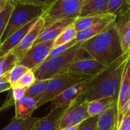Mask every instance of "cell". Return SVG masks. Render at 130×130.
I'll return each instance as SVG.
<instances>
[{"label": "cell", "mask_w": 130, "mask_h": 130, "mask_svg": "<svg viewBox=\"0 0 130 130\" xmlns=\"http://www.w3.org/2000/svg\"><path fill=\"white\" fill-rule=\"evenodd\" d=\"M53 42L54 41H52L33 45L24 54L18 64L34 71L48 57L50 51L53 48Z\"/></svg>", "instance_id": "cell-8"}, {"label": "cell", "mask_w": 130, "mask_h": 130, "mask_svg": "<svg viewBox=\"0 0 130 130\" xmlns=\"http://www.w3.org/2000/svg\"><path fill=\"white\" fill-rule=\"evenodd\" d=\"M129 57L128 54H124L117 61L106 66L88 81L78 99L88 102L107 97L118 99L123 73Z\"/></svg>", "instance_id": "cell-1"}, {"label": "cell", "mask_w": 130, "mask_h": 130, "mask_svg": "<svg viewBox=\"0 0 130 130\" xmlns=\"http://www.w3.org/2000/svg\"><path fill=\"white\" fill-rule=\"evenodd\" d=\"M106 67L97 60L91 57H83L75 60L69 67V73L82 76L93 77L98 74Z\"/></svg>", "instance_id": "cell-10"}, {"label": "cell", "mask_w": 130, "mask_h": 130, "mask_svg": "<svg viewBox=\"0 0 130 130\" xmlns=\"http://www.w3.org/2000/svg\"><path fill=\"white\" fill-rule=\"evenodd\" d=\"M117 19V16L111 14H104L98 15H91L85 17H78L75 19L74 22V26L76 31H81L85 28L91 27L93 25L105 22V21H115Z\"/></svg>", "instance_id": "cell-16"}, {"label": "cell", "mask_w": 130, "mask_h": 130, "mask_svg": "<svg viewBox=\"0 0 130 130\" xmlns=\"http://www.w3.org/2000/svg\"><path fill=\"white\" fill-rule=\"evenodd\" d=\"M43 28H44V21L43 18L40 17L37 19L34 27L24 36V38L22 39L21 43L11 51L18 58V62L22 59L24 54L34 45L35 41L40 34Z\"/></svg>", "instance_id": "cell-11"}, {"label": "cell", "mask_w": 130, "mask_h": 130, "mask_svg": "<svg viewBox=\"0 0 130 130\" xmlns=\"http://www.w3.org/2000/svg\"><path fill=\"white\" fill-rule=\"evenodd\" d=\"M15 103V100H14L13 97H12V92H11V89L9 90V93L7 96V98L5 100V101L4 102V103L2 104V106L0 107V113H2V111L8 109L9 107L14 106Z\"/></svg>", "instance_id": "cell-36"}, {"label": "cell", "mask_w": 130, "mask_h": 130, "mask_svg": "<svg viewBox=\"0 0 130 130\" xmlns=\"http://www.w3.org/2000/svg\"><path fill=\"white\" fill-rule=\"evenodd\" d=\"M11 2L16 4H27V5H32L39 7H42L46 8L49 5H50L55 0H9Z\"/></svg>", "instance_id": "cell-32"}, {"label": "cell", "mask_w": 130, "mask_h": 130, "mask_svg": "<svg viewBox=\"0 0 130 130\" xmlns=\"http://www.w3.org/2000/svg\"><path fill=\"white\" fill-rule=\"evenodd\" d=\"M76 18H65L56 21L43 28L40 34L35 41L34 44L55 41L57 37L69 25H72Z\"/></svg>", "instance_id": "cell-12"}, {"label": "cell", "mask_w": 130, "mask_h": 130, "mask_svg": "<svg viewBox=\"0 0 130 130\" xmlns=\"http://www.w3.org/2000/svg\"><path fill=\"white\" fill-rule=\"evenodd\" d=\"M44 8L42 7L27 5L14 4V8L10 16L8 25L0 41V45L14 31L25 26L30 21L41 17Z\"/></svg>", "instance_id": "cell-4"}, {"label": "cell", "mask_w": 130, "mask_h": 130, "mask_svg": "<svg viewBox=\"0 0 130 130\" xmlns=\"http://www.w3.org/2000/svg\"><path fill=\"white\" fill-rule=\"evenodd\" d=\"M78 44H79V43H77L75 40H73L72 41H71L69 43L65 44H62V45H60V46H58L56 48H53V49L50 51V52L48 57H46V59L45 60V61L66 53L68 50H69L71 48H72L73 46H75Z\"/></svg>", "instance_id": "cell-31"}, {"label": "cell", "mask_w": 130, "mask_h": 130, "mask_svg": "<svg viewBox=\"0 0 130 130\" xmlns=\"http://www.w3.org/2000/svg\"><path fill=\"white\" fill-rule=\"evenodd\" d=\"M112 22H110V21L102 22V23L93 25L91 27H89L88 28H85L81 31H78L77 34L76 38L75 40L76 41L77 43L82 44L85 41H86L92 38L93 37L98 35V34H100Z\"/></svg>", "instance_id": "cell-22"}, {"label": "cell", "mask_w": 130, "mask_h": 130, "mask_svg": "<svg viewBox=\"0 0 130 130\" xmlns=\"http://www.w3.org/2000/svg\"><path fill=\"white\" fill-rule=\"evenodd\" d=\"M29 69H27L26 67L17 64L9 72H8V81L11 84V86H14L18 80L21 77L23 74H24Z\"/></svg>", "instance_id": "cell-29"}, {"label": "cell", "mask_w": 130, "mask_h": 130, "mask_svg": "<svg viewBox=\"0 0 130 130\" xmlns=\"http://www.w3.org/2000/svg\"><path fill=\"white\" fill-rule=\"evenodd\" d=\"M83 2L84 0H55L41 15L44 27L58 20L78 18Z\"/></svg>", "instance_id": "cell-5"}, {"label": "cell", "mask_w": 130, "mask_h": 130, "mask_svg": "<svg viewBox=\"0 0 130 130\" xmlns=\"http://www.w3.org/2000/svg\"><path fill=\"white\" fill-rule=\"evenodd\" d=\"M18 63V58L11 51L0 57V77L8 74Z\"/></svg>", "instance_id": "cell-27"}, {"label": "cell", "mask_w": 130, "mask_h": 130, "mask_svg": "<svg viewBox=\"0 0 130 130\" xmlns=\"http://www.w3.org/2000/svg\"><path fill=\"white\" fill-rule=\"evenodd\" d=\"M37 102L36 99L25 96L22 99L18 100L14 103L15 115L17 120H26L32 117L34 111L37 109Z\"/></svg>", "instance_id": "cell-17"}, {"label": "cell", "mask_w": 130, "mask_h": 130, "mask_svg": "<svg viewBox=\"0 0 130 130\" xmlns=\"http://www.w3.org/2000/svg\"><path fill=\"white\" fill-rule=\"evenodd\" d=\"M117 130H130V115L123 117L121 123L117 126Z\"/></svg>", "instance_id": "cell-37"}, {"label": "cell", "mask_w": 130, "mask_h": 130, "mask_svg": "<svg viewBox=\"0 0 130 130\" xmlns=\"http://www.w3.org/2000/svg\"><path fill=\"white\" fill-rule=\"evenodd\" d=\"M26 91H27V88L24 87H11L12 97L15 100V102L24 97L26 96Z\"/></svg>", "instance_id": "cell-34"}, {"label": "cell", "mask_w": 130, "mask_h": 130, "mask_svg": "<svg viewBox=\"0 0 130 130\" xmlns=\"http://www.w3.org/2000/svg\"><path fill=\"white\" fill-rule=\"evenodd\" d=\"M78 126H79V125L74 126H70V127H67V128L64 129L63 130H78Z\"/></svg>", "instance_id": "cell-39"}, {"label": "cell", "mask_w": 130, "mask_h": 130, "mask_svg": "<svg viewBox=\"0 0 130 130\" xmlns=\"http://www.w3.org/2000/svg\"><path fill=\"white\" fill-rule=\"evenodd\" d=\"M11 86L8 81V73L0 77V93L5 91L10 90Z\"/></svg>", "instance_id": "cell-35"}, {"label": "cell", "mask_w": 130, "mask_h": 130, "mask_svg": "<svg viewBox=\"0 0 130 130\" xmlns=\"http://www.w3.org/2000/svg\"><path fill=\"white\" fill-rule=\"evenodd\" d=\"M88 101L78 99L75 103L68 107L63 113L57 130H63L67 127L80 125L90 118L88 113Z\"/></svg>", "instance_id": "cell-7"}, {"label": "cell", "mask_w": 130, "mask_h": 130, "mask_svg": "<svg viewBox=\"0 0 130 130\" xmlns=\"http://www.w3.org/2000/svg\"><path fill=\"white\" fill-rule=\"evenodd\" d=\"M98 117L99 116L88 118L79 125L78 130H96Z\"/></svg>", "instance_id": "cell-33"}, {"label": "cell", "mask_w": 130, "mask_h": 130, "mask_svg": "<svg viewBox=\"0 0 130 130\" xmlns=\"http://www.w3.org/2000/svg\"><path fill=\"white\" fill-rule=\"evenodd\" d=\"M90 80L82 81L65 90L62 93H61L50 102V108L59 109L72 106L81 97Z\"/></svg>", "instance_id": "cell-9"}, {"label": "cell", "mask_w": 130, "mask_h": 130, "mask_svg": "<svg viewBox=\"0 0 130 130\" xmlns=\"http://www.w3.org/2000/svg\"><path fill=\"white\" fill-rule=\"evenodd\" d=\"M116 105H117V99L114 97H107L90 101L88 104V116L89 117L99 116Z\"/></svg>", "instance_id": "cell-18"}, {"label": "cell", "mask_w": 130, "mask_h": 130, "mask_svg": "<svg viewBox=\"0 0 130 130\" xmlns=\"http://www.w3.org/2000/svg\"><path fill=\"white\" fill-rule=\"evenodd\" d=\"M129 57H130V50H129Z\"/></svg>", "instance_id": "cell-41"}, {"label": "cell", "mask_w": 130, "mask_h": 130, "mask_svg": "<svg viewBox=\"0 0 130 130\" xmlns=\"http://www.w3.org/2000/svg\"><path fill=\"white\" fill-rule=\"evenodd\" d=\"M37 19L30 21L25 26L14 31L0 45V57L12 51L21 43V41L24 38V36L27 34V32L34 27Z\"/></svg>", "instance_id": "cell-13"}, {"label": "cell", "mask_w": 130, "mask_h": 130, "mask_svg": "<svg viewBox=\"0 0 130 130\" xmlns=\"http://www.w3.org/2000/svg\"><path fill=\"white\" fill-rule=\"evenodd\" d=\"M85 51L82 44H78L66 53L44 61L34 71L37 80H50L55 77L69 73L72 64L77 59L85 57Z\"/></svg>", "instance_id": "cell-3"}, {"label": "cell", "mask_w": 130, "mask_h": 130, "mask_svg": "<svg viewBox=\"0 0 130 130\" xmlns=\"http://www.w3.org/2000/svg\"><path fill=\"white\" fill-rule=\"evenodd\" d=\"M49 80H37L30 87L27 88L26 96L39 100V99L45 92Z\"/></svg>", "instance_id": "cell-25"}, {"label": "cell", "mask_w": 130, "mask_h": 130, "mask_svg": "<svg viewBox=\"0 0 130 130\" xmlns=\"http://www.w3.org/2000/svg\"><path fill=\"white\" fill-rule=\"evenodd\" d=\"M129 8L130 0H109L107 13L118 18L129 14Z\"/></svg>", "instance_id": "cell-23"}, {"label": "cell", "mask_w": 130, "mask_h": 130, "mask_svg": "<svg viewBox=\"0 0 130 130\" xmlns=\"http://www.w3.org/2000/svg\"><path fill=\"white\" fill-rule=\"evenodd\" d=\"M129 20H130V8H129Z\"/></svg>", "instance_id": "cell-40"}, {"label": "cell", "mask_w": 130, "mask_h": 130, "mask_svg": "<svg viewBox=\"0 0 130 130\" xmlns=\"http://www.w3.org/2000/svg\"><path fill=\"white\" fill-rule=\"evenodd\" d=\"M117 105L111 107L104 114L99 116L96 130H117Z\"/></svg>", "instance_id": "cell-21"}, {"label": "cell", "mask_w": 130, "mask_h": 130, "mask_svg": "<svg viewBox=\"0 0 130 130\" xmlns=\"http://www.w3.org/2000/svg\"><path fill=\"white\" fill-rule=\"evenodd\" d=\"M8 0H0V13L3 11L5 7L6 6Z\"/></svg>", "instance_id": "cell-38"}, {"label": "cell", "mask_w": 130, "mask_h": 130, "mask_svg": "<svg viewBox=\"0 0 130 130\" xmlns=\"http://www.w3.org/2000/svg\"><path fill=\"white\" fill-rule=\"evenodd\" d=\"M78 31H76L74 23L71 25H69L68 28H66L54 41L53 42V48L69 43L75 40L76 38Z\"/></svg>", "instance_id": "cell-26"}, {"label": "cell", "mask_w": 130, "mask_h": 130, "mask_svg": "<svg viewBox=\"0 0 130 130\" xmlns=\"http://www.w3.org/2000/svg\"><path fill=\"white\" fill-rule=\"evenodd\" d=\"M14 8V4L11 2L9 0L3 9V11L0 13V41L2 39V37L5 32V30L8 25L10 16L11 15V12Z\"/></svg>", "instance_id": "cell-28"}, {"label": "cell", "mask_w": 130, "mask_h": 130, "mask_svg": "<svg viewBox=\"0 0 130 130\" xmlns=\"http://www.w3.org/2000/svg\"><path fill=\"white\" fill-rule=\"evenodd\" d=\"M120 40L123 54H128L130 50V20L129 14L118 18L116 21Z\"/></svg>", "instance_id": "cell-20"}, {"label": "cell", "mask_w": 130, "mask_h": 130, "mask_svg": "<svg viewBox=\"0 0 130 130\" xmlns=\"http://www.w3.org/2000/svg\"><path fill=\"white\" fill-rule=\"evenodd\" d=\"M91 78L92 77L78 76L71 73H66L49 80V83L45 92L37 102V108L43 106L48 102H51L54 98H56L67 88L82 81L90 80Z\"/></svg>", "instance_id": "cell-6"}, {"label": "cell", "mask_w": 130, "mask_h": 130, "mask_svg": "<svg viewBox=\"0 0 130 130\" xmlns=\"http://www.w3.org/2000/svg\"><path fill=\"white\" fill-rule=\"evenodd\" d=\"M108 2L109 0H84L79 17L107 14Z\"/></svg>", "instance_id": "cell-19"}, {"label": "cell", "mask_w": 130, "mask_h": 130, "mask_svg": "<svg viewBox=\"0 0 130 130\" xmlns=\"http://www.w3.org/2000/svg\"><path fill=\"white\" fill-rule=\"evenodd\" d=\"M130 100V57L125 66L117 99V119L121 115L125 104Z\"/></svg>", "instance_id": "cell-14"}, {"label": "cell", "mask_w": 130, "mask_h": 130, "mask_svg": "<svg viewBox=\"0 0 130 130\" xmlns=\"http://www.w3.org/2000/svg\"><path fill=\"white\" fill-rule=\"evenodd\" d=\"M40 118L30 117L26 120H17L14 116L11 121L1 130H30Z\"/></svg>", "instance_id": "cell-24"}, {"label": "cell", "mask_w": 130, "mask_h": 130, "mask_svg": "<svg viewBox=\"0 0 130 130\" xmlns=\"http://www.w3.org/2000/svg\"><path fill=\"white\" fill-rule=\"evenodd\" d=\"M116 21L100 34L82 44L88 57L105 66L113 64L123 54Z\"/></svg>", "instance_id": "cell-2"}, {"label": "cell", "mask_w": 130, "mask_h": 130, "mask_svg": "<svg viewBox=\"0 0 130 130\" xmlns=\"http://www.w3.org/2000/svg\"><path fill=\"white\" fill-rule=\"evenodd\" d=\"M67 108L51 109L50 112L40 118L30 130H57L59 121Z\"/></svg>", "instance_id": "cell-15"}, {"label": "cell", "mask_w": 130, "mask_h": 130, "mask_svg": "<svg viewBox=\"0 0 130 130\" xmlns=\"http://www.w3.org/2000/svg\"><path fill=\"white\" fill-rule=\"evenodd\" d=\"M36 80H37V79H36V77H35L34 71L31 70H28L24 74H23L21 76V77L18 80V82L14 86H12L11 87H24V88H28Z\"/></svg>", "instance_id": "cell-30"}]
</instances>
